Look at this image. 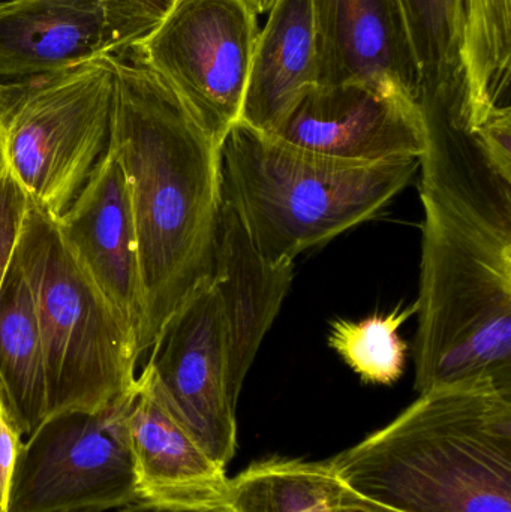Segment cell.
Masks as SVG:
<instances>
[{
    "label": "cell",
    "instance_id": "cell-17",
    "mask_svg": "<svg viewBox=\"0 0 511 512\" xmlns=\"http://www.w3.org/2000/svg\"><path fill=\"white\" fill-rule=\"evenodd\" d=\"M341 489L330 462L272 457L231 478L225 512H338Z\"/></svg>",
    "mask_w": 511,
    "mask_h": 512
},
{
    "label": "cell",
    "instance_id": "cell-7",
    "mask_svg": "<svg viewBox=\"0 0 511 512\" xmlns=\"http://www.w3.org/2000/svg\"><path fill=\"white\" fill-rule=\"evenodd\" d=\"M111 57L15 84L0 111L9 168L36 206L59 219L110 140Z\"/></svg>",
    "mask_w": 511,
    "mask_h": 512
},
{
    "label": "cell",
    "instance_id": "cell-2",
    "mask_svg": "<svg viewBox=\"0 0 511 512\" xmlns=\"http://www.w3.org/2000/svg\"><path fill=\"white\" fill-rule=\"evenodd\" d=\"M110 140L131 186L146 321L140 357L215 273L221 144L146 66L111 57Z\"/></svg>",
    "mask_w": 511,
    "mask_h": 512
},
{
    "label": "cell",
    "instance_id": "cell-11",
    "mask_svg": "<svg viewBox=\"0 0 511 512\" xmlns=\"http://www.w3.org/2000/svg\"><path fill=\"white\" fill-rule=\"evenodd\" d=\"M273 137L353 162L417 158L425 149L419 104L363 84L309 87Z\"/></svg>",
    "mask_w": 511,
    "mask_h": 512
},
{
    "label": "cell",
    "instance_id": "cell-27",
    "mask_svg": "<svg viewBox=\"0 0 511 512\" xmlns=\"http://www.w3.org/2000/svg\"><path fill=\"white\" fill-rule=\"evenodd\" d=\"M14 84H2L0 83V111L5 107L6 101H8L9 95H11Z\"/></svg>",
    "mask_w": 511,
    "mask_h": 512
},
{
    "label": "cell",
    "instance_id": "cell-28",
    "mask_svg": "<svg viewBox=\"0 0 511 512\" xmlns=\"http://www.w3.org/2000/svg\"><path fill=\"white\" fill-rule=\"evenodd\" d=\"M0 2H2V0H0Z\"/></svg>",
    "mask_w": 511,
    "mask_h": 512
},
{
    "label": "cell",
    "instance_id": "cell-14",
    "mask_svg": "<svg viewBox=\"0 0 511 512\" xmlns=\"http://www.w3.org/2000/svg\"><path fill=\"white\" fill-rule=\"evenodd\" d=\"M125 421L138 502L225 512L230 478L224 466L177 420L147 367L126 397Z\"/></svg>",
    "mask_w": 511,
    "mask_h": 512
},
{
    "label": "cell",
    "instance_id": "cell-9",
    "mask_svg": "<svg viewBox=\"0 0 511 512\" xmlns=\"http://www.w3.org/2000/svg\"><path fill=\"white\" fill-rule=\"evenodd\" d=\"M126 397L101 411L45 418L18 454L6 512H102L137 504Z\"/></svg>",
    "mask_w": 511,
    "mask_h": 512
},
{
    "label": "cell",
    "instance_id": "cell-3",
    "mask_svg": "<svg viewBox=\"0 0 511 512\" xmlns=\"http://www.w3.org/2000/svg\"><path fill=\"white\" fill-rule=\"evenodd\" d=\"M294 262L261 258L222 200L213 276L165 322L146 367L177 420L218 465L237 448V402L281 312Z\"/></svg>",
    "mask_w": 511,
    "mask_h": 512
},
{
    "label": "cell",
    "instance_id": "cell-12",
    "mask_svg": "<svg viewBox=\"0 0 511 512\" xmlns=\"http://www.w3.org/2000/svg\"><path fill=\"white\" fill-rule=\"evenodd\" d=\"M57 224L69 248L134 334L140 357L146 303L137 227L128 176L110 147Z\"/></svg>",
    "mask_w": 511,
    "mask_h": 512
},
{
    "label": "cell",
    "instance_id": "cell-15",
    "mask_svg": "<svg viewBox=\"0 0 511 512\" xmlns=\"http://www.w3.org/2000/svg\"><path fill=\"white\" fill-rule=\"evenodd\" d=\"M314 84L311 0H276L255 42L240 123L263 134H275Z\"/></svg>",
    "mask_w": 511,
    "mask_h": 512
},
{
    "label": "cell",
    "instance_id": "cell-13",
    "mask_svg": "<svg viewBox=\"0 0 511 512\" xmlns=\"http://www.w3.org/2000/svg\"><path fill=\"white\" fill-rule=\"evenodd\" d=\"M315 84H363L419 104L420 71L399 0H311Z\"/></svg>",
    "mask_w": 511,
    "mask_h": 512
},
{
    "label": "cell",
    "instance_id": "cell-8",
    "mask_svg": "<svg viewBox=\"0 0 511 512\" xmlns=\"http://www.w3.org/2000/svg\"><path fill=\"white\" fill-rule=\"evenodd\" d=\"M258 32L245 0H173L132 51L222 144L240 122Z\"/></svg>",
    "mask_w": 511,
    "mask_h": 512
},
{
    "label": "cell",
    "instance_id": "cell-26",
    "mask_svg": "<svg viewBox=\"0 0 511 512\" xmlns=\"http://www.w3.org/2000/svg\"><path fill=\"white\" fill-rule=\"evenodd\" d=\"M5 165H8V159H6L5 132H3L2 120H0V168Z\"/></svg>",
    "mask_w": 511,
    "mask_h": 512
},
{
    "label": "cell",
    "instance_id": "cell-25",
    "mask_svg": "<svg viewBox=\"0 0 511 512\" xmlns=\"http://www.w3.org/2000/svg\"><path fill=\"white\" fill-rule=\"evenodd\" d=\"M252 9H254L255 14H269L272 6L275 5L276 0H245Z\"/></svg>",
    "mask_w": 511,
    "mask_h": 512
},
{
    "label": "cell",
    "instance_id": "cell-18",
    "mask_svg": "<svg viewBox=\"0 0 511 512\" xmlns=\"http://www.w3.org/2000/svg\"><path fill=\"white\" fill-rule=\"evenodd\" d=\"M420 71L419 104H468L464 0H399Z\"/></svg>",
    "mask_w": 511,
    "mask_h": 512
},
{
    "label": "cell",
    "instance_id": "cell-4",
    "mask_svg": "<svg viewBox=\"0 0 511 512\" xmlns=\"http://www.w3.org/2000/svg\"><path fill=\"white\" fill-rule=\"evenodd\" d=\"M345 486L404 512H511V387L440 385L330 460Z\"/></svg>",
    "mask_w": 511,
    "mask_h": 512
},
{
    "label": "cell",
    "instance_id": "cell-22",
    "mask_svg": "<svg viewBox=\"0 0 511 512\" xmlns=\"http://www.w3.org/2000/svg\"><path fill=\"white\" fill-rule=\"evenodd\" d=\"M23 430L0 385V512L8 510L12 472L23 447Z\"/></svg>",
    "mask_w": 511,
    "mask_h": 512
},
{
    "label": "cell",
    "instance_id": "cell-16",
    "mask_svg": "<svg viewBox=\"0 0 511 512\" xmlns=\"http://www.w3.org/2000/svg\"><path fill=\"white\" fill-rule=\"evenodd\" d=\"M0 385L23 430L48 417L44 349L32 289L17 255L0 289Z\"/></svg>",
    "mask_w": 511,
    "mask_h": 512
},
{
    "label": "cell",
    "instance_id": "cell-20",
    "mask_svg": "<svg viewBox=\"0 0 511 512\" xmlns=\"http://www.w3.org/2000/svg\"><path fill=\"white\" fill-rule=\"evenodd\" d=\"M416 315L414 301L362 321L338 319L330 325L329 346L363 382L392 385L404 372L408 351L399 328Z\"/></svg>",
    "mask_w": 511,
    "mask_h": 512
},
{
    "label": "cell",
    "instance_id": "cell-24",
    "mask_svg": "<svg viewBox=\"0 0 511 512\" xmlns=\"http://www.w3.org/2000/svg\"><path fill=\"white\" fill-rule=\"evenodd\" d=\"M117 512H200V511H186L174 510V508L158 507V505L144 504V502H137V504L128 505V507L120 508Z\"/></svg>",
    "mask_w": 511,
    "mask_h": 512
},
{
    "label": "cell",
    "instance_id": "cell-5",
    "mask_svg": "<svg viewBox=\"0 0 511 512\" xmlns=\"http://www.w3.org/2000/svg\"><path fill=\"white\" fill-rule=\"evenodd\" d=\"M419 165L417 158L344 161L239 122L221 144L222 200L261 258L294 262L374 218Z\"/></svg>",
    "mask_w": 511,
    "mask_h": 512
},
{
    "label": "cell",
    "instance_id": "cell-21",
    "mask_svg": "<svg viewBox=\"0 0 511 512\" xmlns=\"http://www.w3.org/2000/svg\"><path fill=\"white\" fill-rule=\"evenodd\" d=\"M29 197L9 165L0 168V289L17 248Z\"/></svg>",
    "mask_w": 511,
    "mask_h": 512
},
{
    "label": "cell",
    "instance_id": "cell-10",
    "mask_svg": "<svg viewBox=\"0 0 511 512\" xmlns=\"http://www.w3.org/2000/svg\"><path fill=\"white\" fill-rule=\"evenodd\" d=\"M173 0H2L0 78L24 84L90 60L120 57Z\"/></svg>",
    "mask_w": 511,
    "mask_h": 512
},
{
    "label": "cell",
    "instance_id": "cell-1",
    "mask_svg": "<svg viewBox=\"0 0 511 512\" xmlns=\"http://www.w3.org/2000/svg\"><path fill=\"white\" fill-rule=\"evenodd\" d=\"M419 394L471 378L511 387V131L420 107Z\"/></svg>",
    "mask_w": 511,
    "mask_h": 512
},
{
    "label": "cell",
    "instance_id": "cell-19",
    "mask_svg": "<svg viewBox=\"0 0 511 512\" xmlns=\"http://www.w3.org/2000/svg\"><path fill=\"white\" fill-rule=\"evenodd\" d=\"M462 63L473 126L511 108V0H464Z\"/></svg>",
    "mask_w": 511,
    "mask_h": 512
},
{
    "label": "cell",
    "instance_id": "cell-23",
    "mask_svg": "<svg viewBox=\"0 0 511 512\" xmlns=\"http://www.w3.org/2000/svg\"><path fill=\"white\" fill-rule=\"evenodd\" d=\"M338 512H404L381 504V502L372 501L360 493L354 492L350 487L342 483L341 493L338 499Z\"/></svg>",
    "mask_w": 511,
    "mask_h": 512
},
{
    "label": "cell",
    "instance_id": "cell-6",
    "mask_svg": "<svg viewBox=\"0 0 511 512\" xmlns=\"http://www.w3.org/2000/svg\"><path fill=\"white\" fill-rule=\"evenodd\" d=\"M15 255L35 301L48 417L101 411L122 399L137 379L134 334L69 248L57 219L30 200Z\"/></svg>",
    "mask_w": 511,
    "mask_h": 512
}]
</instances>
